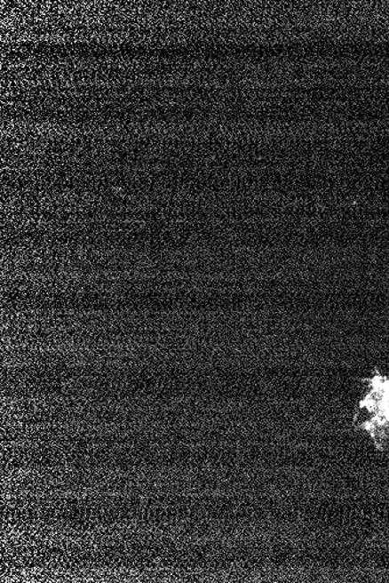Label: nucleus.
Masks as SVG:
<instances>
[{
    "label": "nucleus",
    "mask_w": 389,
    "mask_h": 583,
    "mask_svg": "<svg viewBox=\"0 0 389 583\" xmlns=\"http://www.w3.org/2000/svg\"><path fill=\"white\" fill-rule=\"evenodd\" d=\"M112 193L118 196V197H125L126 196V190L122 187H112Z\"/></svg>",
    "instance_id": "obj_2"
},
{
    "label": "nucleus",
    "mask_w": 389,
    "mask_h": 583,
    "mask_svg": "<svg viewBox=\"0 0 389 583\" xmlns=\"http://www.w3.org/2000/svg\"><path fill=\"white\" fill-rule=\"evenodd\" d=\"M361 381L368 383V391L359 402L355 412L368 410L369 419L355 423L354 428L368 432L376 449L384 452L389 432V378L381 375L379 370L374 368L372 378L361 379Z\"/></svg>",
    "instance_id": "obj_1"
}]
</instances>
